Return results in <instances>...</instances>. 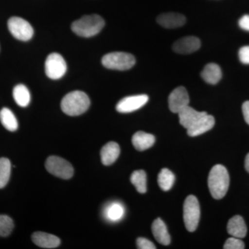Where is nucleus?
I'll return each instance as SVG.
<instances>
[{
	"label": "nucleus",
	"instance_id": "1",
	"mask_svg": "<svg viewBox=\"0 0 249 249\" xmlns=\"http://www.w3.org/2000/svg\"><path fill=\"white\" fill-rule=\"evenodd\" d=\"M209 188L210 193L215 199H221L227 195L230 183L228 170L224 165H214L209 173Z\"/></svg>",
	"mask_w": 249,
	"mask_h": 249
},
{
	"label": "nucleus",
	"instance_id": "2",
	"mask_svg": "<svg viewBox=\"0 0 249 249\" xmlns=\"http://www.w3.org/2000/svg\"><path fill=\"white\" fill-rule=\"evenodd\" d=\"M90 100L88 95L81 91H73L67 93L62 98L61 109L69 116L81 115L89 109Z\"/></svg>",
	"mask_w": 249,
	"mask_h": 249
},
{
	"label": "nucleus",
	"instance_id": "3",
	"mask_svg": "<svg viewBox=\"0 0 249 249\" xmlns=\"http://www.w3.org/2000/svg\"><path fill=\"white\" fill-rule=\"evenodd\" d=\"M105 26V21L98 15L85 16L72 24L71 29L76 35L84 37L97 35Z\"/></svg>",
	"mask_w": 249,
	"mask_h": 249
},
{
	"label": "nucleus",
	"instance_id": "4",
	"mask_svg": "<svg viewBox=\"0 0 249 249\" xmlns=\"http://www.w3.org/2000/svg\"><path fill=\"white\" fill-rule=\"evenodd\" d=\"M136 59L134 55L124 52H112L103 57V66L109 70L125 71L135 65Z\"/></svg>",
	"mask_w": 249,
	"mask_h": 249
},
{
	"label": "nucleus",
	"instance_id": "5",
	"mask_svg": "<svg viewBox=\"0 0 249 249\" xmlns=\"http://www.w3.org/2000/svg\"><path fill=\"white\" fill-rule=\"evenodd\" d=\"M200 219V206L196 196H187L183 204V220L187 230L194 232Z\"/></svg>",
	"mask_w": 249,
	"mask_h": 249
},
{
	"label": "nucleus",
	"instance_id": "6",
	"mask_svg": "<svg viewBox=\"0 0 249 249\" xmlns=\"http://www.w3.org/2000/svg\"><path fill=\"white\" fill-rule=\"evenodd\" d=\"M45 168L49 173L63 179H70L73 175V168L71 163L56 156H52L47 159Z\"/></svg>",
	"mask_w": 249,
	"mask_h": 249
},
{
	"label": "nucleus",
	"instance_id": "7",
	"mask_svg": "<svg viewBox=\"0 0 249 249\" xmlns=\"http://www.w3.org/2000/svg\"><path fill=\"white\" fill-rule=\"evenodd\" d=\"M8 28L14 37L19 40L28 41L34 36V29L22 18L12 17L8 21Z\"/></svg>",
	"mask_w": 249,
	"mask_h": 249
},
{
	"label": "nucleus",
	"instance_id": "8",
	"mask_svg": "<svg viewBox=\"0 0 249 249\" xmlns=\"http://www.w3.org/2000/svg\"><path fill=\"white\" fill-rule=\"evenodd\" d=\"M67 71V63L60 54L51 53L45 62V72L51 79L58 80L64 76Z\"/></svg>",
	"mask_w": 249,
	"mask_h": 249
},
{
	"label": "nucleus",
	"instance_id": "9",
	"mask_svg": "<svg viewBox=\"0 0 249 249\" xmlns=\"http://www.w3.org/2000/svg\"><path fill=\"white\" fill-rule=\"evenodd\" d=\"M149 97L145 94L127 96L121 100L116 105V110L120 113H130L143 107L148 101Z\"/></svg>",
	"mask_w": 249,
	"mask_h": 249
},
{
	"label": "nucleus",
	"instance_id": "10",
	"mask_svg": "<svg viewBox=\"0 0 249 249\" xmlns=\"http://www.w3.org/2000/svg\"><path fill=\"white\" fill-rule=\"evenodd\" d=\"M188 91L183 87H178L172 91L168 98V105L172 112L178 114L181 109L189 105Z\"/></svg>",
	"mask_w": 249,
	"mask_h": 249
},
{
	"label": "nucleus",
	"instance_id": "11",
	"mask_svg": "<svg viewBox=\"0 0 249 249\" xmlns=\"http://www.w3.org/2000/svg\"><path fill=\"white\" fill-rule=\"evenodd\" d=\"M201 42L195 36H188L179 39L174 43V52L180 54H190L200 48Z\"/></svg>",
	"mask_w": 249,
	"mask_h": 249
},
{
	"label": "nucleus",
	"instance_id": "12",
	"mask_svg": "<svg viewBox=\"0 0 249 249\" xmlns=\"http://www.w3.org/2000/svg\"><path fill=\"white\" fill-rule=\"evenodd\" d=\"M179 123L183 127L188 129L197 122L201 118L206 115L205 111H198L189 106L183 108L178 113Z\"/></svg>",
	"mask_w": 249,
	"mask_h": 249
},
{
	"label": "nucleus",
	"instance_id": "13",
	"mask_svg": "<svg viewBox=\"0 0 249 249\" xmlns=\"http://www.w3.org/2000/svg\"><path fill=\"white\" fill-rule=\"evenodd\" d=\"M157 22L166 29H175L182 27L186 22V17L177 13H166L160 14L157 18Z\"/></svg>",
	"mask_w": 249,
	"mask_h": 249
},
{
	"label": "nucleus",
	"instance_id": "14",
	"mask_svg": "<svg viewBox=\"0 0 249 249\" xmlns=\"http://www.w3.org/2000/svg\"><path fill=\"white\" fill-rule=\"evenodd\" d=\"M214 124L215 121L213 116L207 114L188 128L187 133L190 137H197L211 130L214 127Z\"/></svg>",
	"mask_w": 249,
	"mask_h": 249
},
{
	"label": "nucleus",
	"instance_id": "15",
	"mask_svg": "<svg viewBox=\"0 0 249 249\" xmlns=\"http://www.w3.org/2000/svg\"><path fill=\"white\" fill-rule=\"evenodd\" d=\"M31 238L36 245L44 249L57 248L61 243L57 236L44 232H34Z\"/></svg>",
	"mask_w": 249,
	"mask_h": 249
},
{
	"label": "nucleus",
	"instance_id": "16",
	"mask_svg": "<svg viewBox=\"0 0 249 249\" xmlns=\"http://www.w3.org/2000/svg\"><path fill=\"white\" fill-rule=\"evenodd\" d=\"M121 149L116 142H109L103 147L101 151V161L105 165H110L117 160Z\"/></svg>",
	"mask_w": 249,
	"mask_h": 249
},
{
	"label": "nucleus",
	"instance_id": "17",
	"mask_svg": "<svg viewBox=\"0 0 249 249\" xmlns=\"http://www.w3.org/2000/svg\"><path fill=\"white\" fill-rule=\"evenodd\" d=\"M227 231L232 237L244 238L247 233V228L245 220L240 215H235L229 221Z\"/></svg>",
	"mask_w": 249,
	"mask_h": 249
},
{
	"label": "nucleus",
	"instance_id": "18",
	"mask_svg": "<svg viewBox=\"0 0 249 249\" xmlns=\"http://www.w3.org/2000/svg\"><path fill=\"white\" fill-rule=\"evenodd\" d=\"M152 231L154 237L160 245L164 246L170 245L171 241L170 234L168 233L165 223L160 218L154 221L152 225Z\"/></svg>",
	"mask_w": 249,
	"mask_h": 249
},
{
	"label": "nucleus",
	"instance_id": "19",
	"mask_svg": "<svg viewBox=\"0 0 249 249\" xmlns=\"http://www.w3.org/2000/svg\"><path fill=\"white\" fill-rule=\"evenodd\" d=\"M132 142L136 150L140 152L144 151L155 144V137L151 134L139 131L134 134Z\"/></svg>",
	"mask_w": 249,
	"mask_h": 249
},
{
	"label": "nucleus",
	"instance_id": "20",
	"mask_svg": "<svg viewBox=\"0 0 249 249\" xmlns=\"http://www.w3.org/2000/svg\"><path fill=\"white\" fill-rule=\"evenodd\" d=\"M201 76L209 84L216 85L222 78V70L217 64L209 63L201 71Z\"/></svg>",
	"mask_w": 249,
	"mask_h": 249
},
{
	"label": "nucleus",
	"instance_id": "21",
	"mask_svg": "<svg viewBox=\"0 0 249 249\" xmlns=\"http://www.w3.org/2000/svg\"><path fill=\"white\" fill-rule=\"evenodd\" d=\"M13 95L15 101L20 107H27L30 103V92L25 85L20 84L15 87Z\"/></svg>",
	"mask_w": 249,
	"mask_h": 249
},
{
	"label": "nucleus",
	"instance_id": "22",
	"mask_svg": "<svg viewBox=\"0 0 249 249\" xmlns=\"http://www.w3.org/2000/svg\"><path fill=\"white\" fill-rule=\"evenodd\" d=\"M0 121L5 128L11 132L17 130L18 123L14 113L8 108L4 107L0 111Z\"/></svg>",
	"mask_w": 249,
	"mask_h": 249
},
{
	"label": "nucleus",
	"instance_id": "23",
	"mask_svg": "<svg viewBox=\"0 0 249 249\" xmlns=\"http://www.w3.org/2000/svg\"><path fill=\"white\" fill-rule=\"evenodd\" d=\"M131 182L135 186L137 191L140 193L147 191V176L144 170H136L131 175Z\"/></svg>",
	"mask_w": 249,
	"mask_h": 249
},
{
	"label": "nucleus",
	"instance_id": "24",
	"mask_svg": "<svg viewBox=\"0 0 249 249\" xmlns=\"http://www.w3.org/2000/svg\"><path fill=\"white\" fill-rule=\"evenodd\" d=\"M175 180V175L170 170L167 169V168H163L159 174L158 183L162 191H170L173 186Z\"/></svg>",
	"mask_w": 249,
	"mask_h": 249
},
{
	"label": "nucleus",
	"instance_id": "25",
	"mask_svg": "<svg viewBox=\"0 0 249 249\" xmlns=\"http://www.w3.org/2000/svg\"><path fill=\"white\" fill-rule=\"evenodd\" d=\"M11 163L9 159L0 158V189L6 186L10 179Z\"/></svg>",
	"mask_w": 249,
	"mask_h": 249
},
{
	"label": "nucleus",
	"instance_id": "26",
	"mask_svg": "<svg viewBox=\"0 0 249 249\" xmlns=\"http://www.w3.org/2000/svg\"><path fill=\"white\" fill-rule=\"evenodd\" d=\"M14 229L13 219L8 215L0 214V237H7Z\"/></svg>",
	"mask_w": 249,
	"mask_h": 249
},
{
	"label": "nucleus",
	"instance_id": "27",
	"mask_svg": "<svg viewBox=\"0 0 249 249\" xmlns=\"http://www.w3.org/2000/svg\"><path fill=\"white\" fill-rule=\"evenodd\" d=\"M124 214V209L122 205L119 203H114L108 207L106 211V215L111 221L120 220Z\"/></svg>",
	"mask_w": 249,
	"mask_h": 249
},
{
	"label": "nucleus",
	"instance_id": "28",
	"mask_svg": "<svg viewBox=\"0 0 249 249\" xmlns=\"http://www.w3.org/2000/svg\"><path fill=\"white\" fill-rule=\"evenodd\" d=\"M245 248V243L240 238L232 237L228 239L224 244V249H244Z\"/></svg>",
	"mask_w": 249,
	"mask_h": 249
},
{
	"label": "nucleus",
	"instance_id": "29",
	"mask_svg": "<svg viewBox=\"0 0 249 249\" xmlns=\"http://www.w3.org/2000/svg\"><path fill=\"white\" fill-rule=\"evenodd\" d=\"M137 247L139 249H155V245L151 241L143 238V237H139L137 240Z\"/></svg>",
	"mask_w": 249,
	"mask_h": 249
},
{
	"label": "nucleus",
	"instance_id": "30",
	"mask_svg": "<svg viewBox=\"0 0 249 249\" xmlns=\"http://www.w3.org/2000/svg\"><path fill=\"white\" fill-rule=\"evenodd\" d=\"M239 58L243 64H249V46H245L239 51Z\"/></svg>",
	"mask_w": 249,
	"mask_h": 249
},
{
	"label": "nucleus",
	"instance_id": "31",
	"mask_svg": "<svg viewBox=\"0 0 249 249\" xmlns=\"http://www.w3.org/2000/svg\"><path fill=\"white\" fill-rule=\"evenodd\" d=\"M239 26L244 30L249 31V15H245L240 18Z\"/></svg>",
	"mask_w": 249,
	"mask_h": 249
},
{
	"label": "nucleus",
	"instance_id": "32",
	"mask_svg": "<svg viewBox=\"0 0 249 249\" xmlns=\"http://www.w3.org/2000/svg\"><path fill=\"white\" fill-rule=\"evenodd\" d=\"M242 112L247 124H249V101H246L242 105Z\"/></svg>",
	"mask_w": 249,
	"mask_h": 249
},
{
	"label": "nucleus",
	"instance_id": "33",
	"mask_svg": "<svg viewBox=\"0 0 249 249\" xmlns=\"http://www.w3.org/2000/svg\"><path fill=\"white\" fill-rule=\"evenodd\" d=\"M245 169L249 173V153L247 155L245 159Z\"/></svg>",
	"mask_w": 249,
	"mask_h": 249
}]
</instances>
